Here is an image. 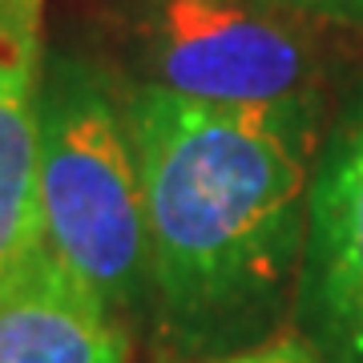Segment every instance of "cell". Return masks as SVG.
I'll list each match as a JSON object with an SVG mask.
<instances>
[{"mask_svg": "<svg viewBox=\"0 0 363 363\" xmlns=\"http://www.w3.org/2000/svg\"><path fill=\"white\" fill-rule=\"evenodd\" d=\"M40 250L113 315L150 303L142 174L125 93L89 57L40 65Z\"/></svg>", "mask_w": 363, "mask_h": 363, "instance_id": "obj_2", "label": "cell"}, {"mask_svg": "<svg viewBox=\"0 0 363 363\" xmlns=\"http://www.w3.org/2000/svg\"><path fill=\"white\" fill-rule=\"evenodd\" d=\"M142 174L150 307L186 359L274 335L295 307L319 121L218 109L178 93H125Z\"/></svg>", "mask_w": 363, "mask_h": 363, "instance_id": "obj_1", "label": "cell"}, {"mask_svg": "<svg viewBox=\"0 0 363 363\" xmlns=\"http://www.w3.org/2000/svg\"><path fill=\"white\" fill-rule=\"evenodd\" d=\"M202 363H327L319 351L307 343V339H262L247 351H234V355H218V359H202Z\"/></svg>", "mask_w": 363, "mask_h": 363, "instance_id": "obj_8", "label": "cell"}, {"mask_svg": "<svg viewBox=\"0 0 363 363\" xmlns=\"http://www.w3.org/2000/svg\"><path fill=\"white\" fill-rule=\"evenodd\" d=\"M125 327L89 286L37 250L0 279V363H125Z\"/></svg>", "mask_w": 363, "mask_h": 363, "instance_id": "obj_6", "label": "cell"}, {"mask_svg": "<svg viewBox=\"0 0 363 363\" xmlns=\"http://www.w3.org/2000/svg\"><path fill=\"white\" fill-rule=\"evenodd\" d=\"M40 0H0V279L40 250Z\"/></svg>", "mask_w": 363, "mask_h": 363, "instance_id": "obj_5", "label": "cell"}, {"mask_svg": "<svg viewBox=\"0 0 363 363\" xmlns=\"http://www.w3.org/2000/svg\"><path fill=\"white\" fill-rule=\"evenodd\" d=\"M267 9L295 16V21H311V25H331L347 28L363 37V0H259Z\"/></svg>", "mask_w": 363, "mask_h": 363, "instance_id": "obj_7", "label": "cell"}, {"mask_svg": "<svg viewBox=\"0 0 363 363\" xmlns=\"http://www.w3.org/2000/svg\"><path fill=\"white\" fill-rule=\"evenodd\" d=\"M295 323L327 363H363V77L319 138Z\"/></svg>", "mask_w": 363, "mask_h": 363, "instance_id": "obj_4", "label": "cell"}, {"mask_svg": "<svg viewBox=\"0 0 363 363\" xmlns=\"http://www.w3.org/2000/svg\"><path fill=\"white\" fill-rule=\"evenodd\" d=\"M133 33L142 85L323 125V57L295 16L259 0H142Z\"/></svg>", "mask_w": 363, "mask_h": 363, "instance_id": "obj_3", "label": "cell"}]
</instances>
